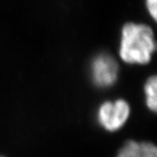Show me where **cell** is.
<instances>
[{"mask_svg": "<svg viewBox=\"0 0 157 157\" xmlns=\"http://www.w3.org/2000/svg\"><path fill=\"white\" fill-rule=\"evenodd\" d=\"M155 47L152 29L147 25L128 23L123 27L119 54L125 63H148Z\"/></svg>", "mask_w": 157, "mask_h": 157, "instance_id": "obj_1", "label": "cell"}, {"mask_svg": "<svg viewBox=\"0 0 157 157\" xmlns=\"http://www.w3.org/2000/svg\"><path fill=\"white\" fill-rule=\"evenodd\" d=\"M130 115V106L123 99L104 102L98 112V120L104 129L115 132L125 124Z\"/></svg>", "mask_w": 157, "mask_h": 157, "instance_id": "obj_2", "label": "cell"}, {"mask_svg": "<svg viewBox=\"0 0 157 157\" xmlns=\"http://www.w3.org/2000/svg\"><path fill=\"white\" fill-rule=\"evenodd\" d=\"M93 82L99 87L113 85L117 80L118 65L116 60L108 54H100L93 60L91 64Z\"/></svg>", "mask_w": 157, "mask_h": 157, "instance_id": "obj_3", "label": "cell"}, {"mask_svg": "<svg viewBox=\"0 0 157 157\" xmlns=\"http://www.w3.org/2000/svg\"><path fill=\"white\" fill-rule=\"evenodd\" d=\"M117 157H157V150L150 142L128 141Z\"/></svg>", "mask_w": 157, "mask_h": 157, "instance_id": "obj_4", "label": "cell"}, {"mask_svg": "<svg viewBox=\"0 0 157 157\" xmlns=\"http://www.w3.org/2000/svg\"><path fill=\"white\" fill-rule=\"evenodd\" d=\"M157 78L155 76H152L149 78L145 84V94H146V101H147V105L150 110L152 112L156 111V83Z\"/></svg>", "mask_w": 157, "mask_h": 157, "instance_id": "obj_5", "label": "cell"}, {"mask_svg": "<svg viewBox=\"0 0 157 157\" xmlns=\"http://www.w3.org/2000/svg\"><path fill=\"white\" fill-rule=\"evenodd\" d=\"M157 0H146V5H147V9L149 10L150 14L151 17L155 20L156 19V13H157Z\"/></svg>", "mask_w": 157, "mask_h": 157, "instance_id": "obj_6", "label": "cell"}]
</instances>
